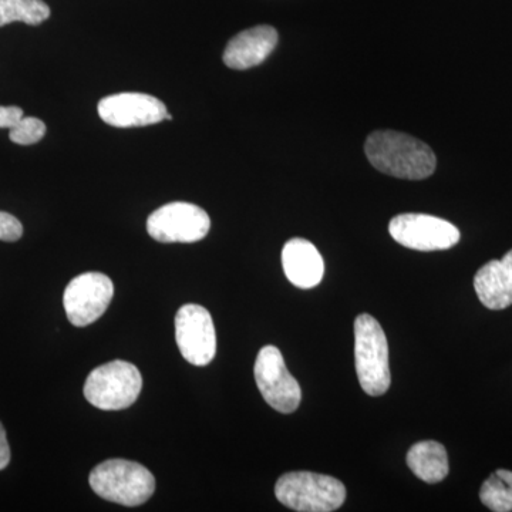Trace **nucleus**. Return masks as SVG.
<instances>
[{"label":"nucleus","instance_id":"obj_1","mask_svg":"<svg viewBox=\"0 0 512 512\" xmlns=\"http://www.w3.org/2000/svg\"><path fill=\"white\" fill-rule=\"evenodd\" d=\"M370 164L383 174L403 180H424L436 171V154L423 141L399 131L380 130L365 144Z\"/></svg>","mask_w":512,"mask_h":512},{"label":"nucleus","instance_id":"obj_2","mask_svg":"<svg viewBox=\"0 0 512 512\" xmlns=\"http://www.w3.org/2000/svg\"><path fill=\"white\" fill-rule=\"evenodd\" d=\"M89 481L101 498L126 507L147 503L156 491V478L146 467L121 458L99 464Z\"/></svg>","mask_w":512,"mask_h":512},{"label":"nucleus","instance_id":"obj_3","mask_svg":"<svg viewBox=\"0 0 512 512\" xmlns=\"http://www.w3.org/2000/svg\"><path fill=\"white\" fill-rule=\"evenodd\" d=\"M355 363L357 379L365 393L382 396L389 390V345L380 323L367 313L355 320Z\"/></svg>","mask_w":512,"mask_h":512},{"label":"nucleus","instance_id":"obj_4","mask_svg":"<svg viewBox=\"0 0 512 512\" xmlns=\"http://www.w3.org/2000/svg\"><path fill=\"white\" fill-rule=\"evenodd\" d=\"M279 503L293 511L332 512L346 500V488L338 478L311 471L284 474L275 485Z\"/></svg>","mask_w":512,"mask_h":512},{"label":"nucleus","instance_id":"obj_5","mask_svg":"<svg viewBox=\"0 0 512 512\" xmlns=\"http://www.w3.org/2000/svg\"><path fill=\"white\" fill-rule=\"evenodd\" d=\"M143 389L140 370L124 360L97 367L84 383L87 402L101 410H123L136 403Z\"/></svg>","mask_w":512,"mask_h":512},{"label":"nucleus","instance_id":"obj_6","mask_svg":"<svg viewBox=\"0 0 512 512\" xmlns=\"http://www.w3.org/2000/svg\"><path fill=\"white\" fill-rule=\"evenodd\" d=\"M254 375L259 392L272 409L284 414L298 410L302 400L301 386L289 373L281 350L272 345L259 350Z\"/></svg>","mask_w":512,"mask_h":512},{"label":"nucleus","instance_id":"obj_7","mask_svg":"<svg viewBox=\"0 0 512 512\" xmlns=\"http://www.w3.org/2000/svg\"><path fill=\"white\" fill-rule=\"evenodd\" d=\"M211 220L207 212L190 202H170L148 217L147 231L163 244H192L207 237Z\"/></svg>","mask_w":512,"mask_h":512},{"label":"nucleus","instance_id":"obj_8","mask_svg":"<svg viewBox=\"0 0 512 512\" xmlns=\"http://www.w3.org/2000/svg\"><path fill=\"white\" fill-rule=\"evenodd\" d=\"M114 296L113 281L100 272H87L72 279L64 291L63 305L72 325H92L104 315Z\"/></svg>","mask_w":512,"mask_h":512},{"label":"nucleus","instance_id":"obj_9","mask_svg":"<svg viewBox=\"0 0 512 512\" xmlns=\"http://www.w3.org/2000/svg\"><path fill=\"white\" fill-rule=\"evenodd\" d=\"M394 241L421 252L444 251L460 241L456 225L427 214H402L389 224Z\"/></svg>","mask_w":512,"mask_h":512},{"label":"nucleus","instance_id":"obj_10","mask_svg":"<svg viewBox=\"0 0 512 512\" xmlns=\"http://www.w3.org/2000/svg\"><path fill=\"white\" fill-rule=\"evenodd\" d=\"M175 340L181 355L194 366H207L217 353V333L211 313L188 303L175 316Z\"/></svg>","mask_w":512,"mask_h":512},{"label":"nucleus","instance_id":"obj_11","mask_svg":"<svg viewBox=\"0 0 512 512\" xmlns=\"http://www.w3.org/2000/svg\"><path fill=\"white\" fill-rule=\"evenodd\" d=\"M97 111L104 123L119 128L146 127L171 120L163 101L144 93L111 94L100 100Z\"/></svg>","mask_w":512,"mask_h":512},{"label":"nucleus","instance_id":"obj_12","mask_svg":"<svg viewBox=\"0 0 512 512\" xmlns=\"http://www.w3.org/2000/svg\"><path fill=\"white\" fill-rule=\"evenodd\" d=\"M278 45V32L272 26L261 25L244 30L232 37L225 47V66L234 70H247L264 63L266 57L274 52Z\"/></svg>","mask_w":512,"mask_h":512},{"label":"nucleus","instance_id":"obj_13","mask_svg":"<svg viewBox=\"0 0 512 512\" xmlns=\"http://www.w3.org/2000/svg\"><path fill=\"white\" fill-rule=\"evenodd\" d=\"M282 265L286 278L301 289H312L322 282L325 262L312 242L293 238L282 249Z\"/></svg>","mask_w":512,"mask_h":512},{"label":"nucleus","instance_id":"obj_14","mask_svg":"<svg viewBox=\"0 0 512 512\" xmlns=\"http://www.w3.org/2000/svg\"><path fill=\"white\" fill-rule=\"evenodd\" d=\"M474 288L480 302L491 311H503L512 305V249L503 259L478 269Z\"/></svg>","mask_w":512,"mask_h":512},{"label":"nucleus","instance_id":"obj_15","mask_svg":"<svg viewBox=\"0 0 512 512\" xmlns=\"http://www.w3.org/2000/svg\"><path fill=\"white\" fill-rule=\"evenodd\" d=\"M407 466L414 476L427 484L440 483L450 470L446 448L433 440L414 444L407 453Z\"/></svg>","mask_w":512,"mask_h":512},{"label":"nucleus","instance_id":"obj_16","mask_svg":"<svg viewBox=\"0 0 512 512\" xmlns=\"http://www.w3.org/2000/svg\"><path fill=\"white\" fill-rule=\"evenodd\" d=\"M50 18V8L43 0H0V28L13 22L37 26Z\"/></svg>","mask_w":512,"mask_h":512},{"label":"nucleus","instance_id":"obj_17","mask_svg":"<svg viewBox=\"0 0 512 512\" xmlns=\"http://www.w3.org/2000/svg\"><path fill=\"white\" fill-rule=\"evenodd\" d=\"M481 503L494 512L512 511V471L497 470L484 481Z\"/></svg>","mask_w":512,"mask_h":512},{"label":"nucleus","instance_id":"obj_18","mask_svg":"<svg viewBox=\"0 0 512 512\" xmlns=\"http://www.w3.org/2000/svg\"><path fill=\"white\" fill-rule=\"evenodd\" d=\"M46 134V124L36 117H23L15 127L10 128V140L20 146L39 143Z\"/></svg>","mask_w":512,"mask_h":512},{"label":"nucleus","instance_id":"obj_19","mask_svg":"<svg viewBox=\"0 0 512 512\" xmlns=\"http://www.w3.org/2000/svg\"><path fill=\"white\" fill-rule=\"evenodd\" d=\"M23 225L18 218L0 211V241L15 242L22 238Z\"/></svg>","mask_w":512,"mask_h":512},{"label":"nucleus","instance_id":"obj_20","mask_svg":"<svg viewBox=\"0 0 512 512\" xmlns=\"http://www.w3.org/2000/svg\"><path fill=\"white\" fill-rule=\"evenodd\" d=\"M23 110L20 107L0 106V128H13L23 119Z\"/></svg>","mask_w":512,"mask_h":512},{"label":"nucleus","instance_id":"obj_21","mask_svg":"<svg viewBox=\"0 0 512 512\" xmlns=\"http://www.w3.org/2000/svg\"><path fill=\"white\" fill-rule=\"evenodd\" d=\"M10 463V447L5 427L0 423V471L5 470Z\"/></svg>","mask_w":512,"mask_h":512}]
</instances>
